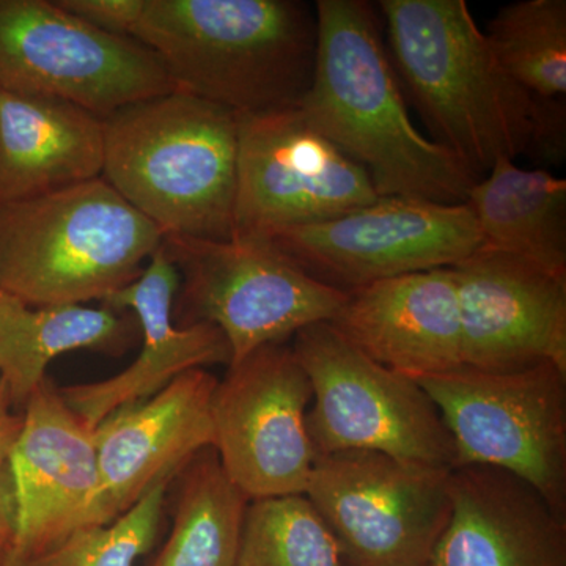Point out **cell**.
<instances>
[{
	"mask_svg": "<svg viewBox=\"0 0 566 566\" xmlns=\"http://www.w3.org/2000/svg\"><path fill=\"white\" fill-rule=\"evenodd\" d=\"M390 61L439 144L482 177L495 161L565 147L564 104L524 91L464 0H381Z\"/></svg>",
	"mask_w": 566,
	"mask_h": 566,
	"instance_id": "1",
	"label": "cell"
},
{
	"mask_svg": "<svg viewBox=\"0 0 566 566\" xmlns=\"http://www.w3.org/2000/svg\"><path fill=\"white\" fill-rule=\"evenodd\" d=\"M316 52L300 107L308 123L359 164L379 197L460 205L479 177L416 128L375 7L316 2Z\"/></svg>",
	"mask_w": 566,
	"mask_h": 566,
	"instance_id": "2",
	"label": "cell"
},
{
	"mask_svg": "<svg viewBox=\"0 0 566 566\" xmlns=\"http://www.w3.org/2000/svg\"><path fill=\"white\" fill-rule=\"evenodd\" d=\"M132 39L161 61L178 91L259 114L303 99L316 17L294 0H145Z\"/></svg>",
	"mask_w": 566,
	"mask_h": 566,
	"instance_id": "3",
	"label": "cell"
},
{
	"mask_svg": "<svg viewBox=\"0 0 566 566\" xmlns=\"http://www.w3.org/2000/svg\"><path fill=\"white\" fill-rule=\"evenodd\" d=\"M102 177L164 237L233 240L238 114L175 91L104 118Z\"/></svg>",
	"mask_w": 566,
	"mask_h": 566,
	"instance_id": "4",
	"label": "cell"
},
{
	"mask_svg": "<svg viewBox=\"0 0 566 566\" xmlns=\"http://www.w3.org/2000/svg\"><path fill=\"white\" fill-rule=\"evenodd\" d=\"M164 234L103 177L0 205V292L31 305L104 301L139 277Z\"/></svg>",
	"mask_w": 566,
	"mask_h": 566,
	"instance_id": "5",
	"label": "cell"
},
{
	"mask_svg": "<svg viewBox=\"0 0 566 566\" xmlns=\"http://www.w3.org/2000/svg\"><path fill=\"white\" fill-rule=\"evenodd\" d=\"M416 381L452 438L453 468L509 472L566 516L565 370L553 364L512 370L461 365Z\"/></svg>",
	"mask_w": 566,
	"mask_h": 566,
	"instance_id": "6",
	"label": "cell"
},
{
	"mask_svg": "<svg viewBox=\"0 0 566 566\" xmlns=\"http://www.w3.org/2000/svg\"><path fill=\"white\" fill-rule=\"evenodd\" d=\"M293 352L314 392L307 430L316 455L368 450L453 469L452 438L415 379L375 363L331 323L297 333Z\"/></svg>",
	"mask_w": 566,
	"mask_h": 566,
	"instance_id": "7",
	"label": "cell"
},
{
	"mask_svg": "<svg viewBox=\"0 0 566 566\" xmlns=\"http://www.w3.org/2000/svg\"><path fill=\"white\" fill-rule=\"evenodd\" d=\"M0 88L74 104L104 120L175 85L139 41L99 31L51 0H0Z\"/></svg>",
	"mask_w": 566,
	"mask_h": 566,
	"instance_id": "8",
	"label": "cell"
},
{
	"mask_svg": "<svg viewBox=\"0 0 566 566\" xmlns=\"http://www.w3.org/2000/svg\"><path fill=\"white\" fill-rule=\"evenodd\" d=\"M379 199L370 178L297 106L238 115L233 240L270 243Z\"/></svg>",
	"mask_w": 566,
	"mask_h": 566,
	"instance_id": "9",
	"label": "cell"
},
{
	"mask_svg": "<svg viewBox=\"0 0 566 566\" xmlns=\"http://www.w3.org/2000/svg\"><path fill=\"white\" fill-rule=\"evenodd\" d=\"M452 469L368 450L316 455L308 501L348 566H427L450 516Z\"/></svg>",
	"mask_w": 566,
	"mask_h": 566,
	"instance_id": "10",
	"label": "cell"
},
{
	"mask_svg": "<svg viewBox=\"0 0 566 566\" xmlns=\"http://www.w3.org/2000/svg\"><path fill=\"white\" fill-rule=\"evenodd\" d=\"M164 248L185 275L193 322L214 324L226 337L229 365L333 322L348 296L268 243L164 237Z\"/></svg>",
	"mask_w": 566,
	"mask_h": 566,
	"instance_id": "11",
	"label": "cell"
},
{
	"mask_svg": "<svg viewBox=\"0 0 566 566\" xmlns=\"http://www.w3.org/2000/svg\"><path fill=\"white\" fill-rule=\"evenodd\" d=\"M268 244L348 293L382 279L455 266L482 243L465 203L379 197L329 221L286 230Z\"/></svg>",
	"mask_w": 566,
	"mask_h": 566,
	"instance_id": "12",
	"label": "cell"
},
{
	"mask_svg": "<svg viewBox=\"0 0 566 566\" xmlns=\"http://www.w3.org/2000/svg\"><path fill=\"white\" fill-rule=\"evenodd\" d=\"M312 398L303 365L281 344L229 365L218 382L212 449L249 501L307 491L316 458L307 430Z\"/></svg>",
	"mask_w": 566,
	"mask_h": 566,
	"instance_id": "13",
	"label": "cell"
},
{
	"mask_svg": "<svg viewBox=\"0 0 566 566\" xmlns=\"http://www.w3.org/2000/svg\"><path fill=\"white\" fill-rule=\"evenodd\" d=\"M450 270L464 365L512 370L553 364L566 371V275L485 249Z\"/></svg>",
	"mask_w": 566,
	"mask_h": 566,
	"instance_id": "14",
	"label": "cell"
},
{
	"mask_svg": "<svg viewBox=\"0 0 566 566\" xmlns=\"http://www.w3.org/2000/svg\"><path fill=\"white\" fill-rule=\"evenodd\" d=\"M218 382L196 368L93 428L99 483L87 526L117 520L156 483L172 479L214 446L212 397Z\"/></svg>",
	"mask_w": 566,
	"mask_h": 566,
	"instance_id": "15",
	"label": "cell"
},
{
	"mask_svg": "<svg viewBox=\"0 0 566 566\" xmlns=\"http://www.w3.org/2000/svg\"><path fill=\"white\" fill-rule=\"evenodd\" d=\"M24 406L7 461L20 510L14 545L32 557L87 526L99 469L92 428L71 411L59 389L44 381Z\"/></svg>",
	"mask_w": 566,
	"mask_h": 566,
	"instance_id": "16",
	"label": "cell"
},
{
	"mask_svg": "<svg viewBox=\"0 0 566 566\" xmlns=\"http://www.w3.org/2000/svg\"><path fill=\"white\" fill-rule=\"evenodd\" d=\"M180 275L163 241L139 277L103 301L111 311L136 315L144 344L139 356L120 374L59 389L71 411L92 430L118 409L158 394L178 376L205 365L230 363L229 344L214 324L175 326L174 301Z\"/></svg>",
	"mask_w": 566,
	"mask_h": 566,
	"instance_id": "17",
	"label": "cell"
},
{
	"mask_svg": "<svg viewBox=\"0 0 566 566\" xmlns=\"http://www.w3.org/2000/svg\"><path fill=\"white\" fill-rule=\"evenodd\" d=\"M331 324L375 363L415 381L464 365L460 301L450 268L359 286L348 292Z\"/></svg>",
	"mask_w": 566,
	"mask_h": 566,
	"instance_id": "18",
	"label": "cell"
},
{
	"mask_svg": "<svg viewBox=\"0 0 566 566\" xmlns=\"http://www.w3.org/2000/svg\"><path fill=\"white\" fill-rule=\"evenodd\" d=\"M450 516L427 566H566V516L509 472L453 468Z\"/></svg>",
	"mask_w": 566,
	"mask_h": 566,
	"instance_id": "19",
	"label": "cell"
},
{
	"mask_svg": "<svg viewBox=\"0 0 566 566\" xmlns=\"http://www.w3.org/2000/svg\"><path fill=\"white\" fill-rule=\"evenodd\" d=\"M103 164V118L0 88V205L95 180Z\"/></svg>",
	"mask_w": 566,
	"mask_h": 566,
	"instance_id": "20",
	"label": "cell"
},
{
	"mask_svg": "<svg viewBox=\"0 0 566 566\" xmlns=\"http://www.w3.org/2000/svg\"><path fill=\"white\" fill-rule=\"evenodd\" d=\"M480 249L506 253L566 275V180L526 170L513 159L494 163L465 200Z\"/></svg>",
	"mask_w": 566,
	"mask_h": 566,
	"instance_id": "21",
	"label": "cell"
},
{
	"mask_svg": "<svg viewBox=\"0 0 566 566\" xmlns=\"http://www.w3.org/2000/svg\"><path fill=\"white\" fill-rule=\"evenodd\" d=\"M129 337L132 324L111 308L31 305L0 292V381L10 403H28L61 354L118 352Z\"/></svg>",
	"mask_w": 566,
	"mask_h": 566,
	"instance_id": "22",
	"label": "cell"
},
{
	"mask_svg": "<svg viewBox=\"0 0 566 566\" xmlns=\"http://www.w3.org/2000/svg\"><path fill=\"white\" fill-rule=\"evenodd\" d=\"M249 499L210 447L182 468L172 531L150 566H234Z\"/></svg>",
	"mask_w": 566,
	"mask_h": 566,
	"instance_id": "23",
	"label": "cell"
},
{
	"mask_svg": "<svg viewBox=\"0 0 566 566\" xmlns=\"http://www.w3.org/2000/svg\"><path fill=\"white\" fill-rule=\"evenodd\" d=\"M488 43L510 77L546 104L566 93L565 0H520L497 11Z\"/></svg>",
	"mask_w": 566,
	"mask_h": 566,
	"instance_id": "24",
	"label": "cell"
},
{
	"mask_svg": "<svg viewBox=\"0 0 566 566\" xmlns=\"http://www.w3.org/2000/svg\"><path fill=\"white\" fill-rule=\"evenodd\" d=\"M234 566H348L307 495L256 499L245 510Z\"/></svg>",
	"mask_w": 566,
	"mask_h": 566,
	"instance_id": "25",
	"label": "cell"
},
{
	"mask_svg": "<svg viewBox=\"0 0 566 566\" xmlns=\"http://www.w3.org/2000/svg\"><path fill=\"white\" fill-rule=\"evenodd\" d=\"M170 480H161L117 520L71 532L43 553L25 558L24 566H136L150 549Z\"/></svg>",
	"mask_w": 566,
	"mask_h": 566,
	"instance_id": "26",
	"label": "cell"
},
{
	"mask_svg": "<svg viewBox=\"0 0 566 566\" xmlns=\"http://www.w3.org/2000/svg\"><path fill=\"white\" fill-rule=\"evenodd\" d=\"M59 7L99 31L132 39L145 0H55Z\"/></svg>",
	"mask_w": 566,
	"mask_h": 566,
	"instance_id": "27",
	"label": "cell"
},
{
	"mask_svg": "<svg viewBox=\"0 0 566 566\" xmlns=\"http://www.w3.org/2000/svg\"><path fill=\"white\" fill-rule=\"evenodd\" d=\"M18 517L17 486L9 461H3L0 463V556L17 543Z\"/></svg>",
	"mask_w": 566,
	"mask_h": 566,
	"instance_id": "28",
	"label": "cell"
},
{
	"mask_svg": "<svg viewBox=\"0 0 566 566\" xmlns=\"http://www.w3.org/2000/svg\"><path fill=\"white\" fill-rule=\"evenodd\" d=\"M10 398L0 395V463L9 460L22 427V416L11 412Z\"/></svg>",
	"mask_w": 566,
	"mask_h": 566,
	"instance_id": "29",
	"label": "cell"
},
{
	"mask_svg": "<svg viewBox=\"0 0 566 566\" xmlns=\"http://www.w3.org/2000/svg\"><path fill=\"white\" fill-rule=\"evenodd\" d=\"M25 558L21 547L13 545L0 556V566H24Z\"/></svg>",
	"mask_w": 566,
	"mask_h": 566,
	"instance_id": "30",
	"label": "cell"
},
{
	"mask_svg": "<svg viewBox=\"0 0 566 566\" xmlns=\"http://www.w3.org/2000/svg\"><path fill=\"white\" fill-rule=\"evenodd\" d=\"M0 395H7V390H6V387H3L2 381H0ZM7 397H9V395H7Z\"/></svg>",
	"mask_w": 566,
	"mask_h": 566,
	"instance_id": "31",
	"label": "cell"
}]
</instances>
